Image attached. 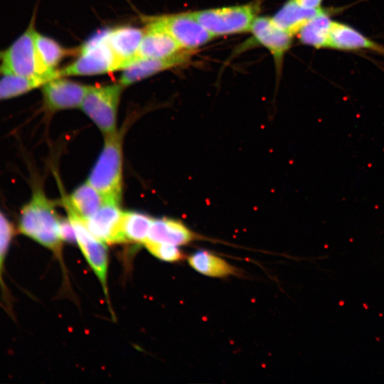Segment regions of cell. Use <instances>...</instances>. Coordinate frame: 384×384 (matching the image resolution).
I'll list each match as a JSON object with an SVG mask.
<instances>
[{
    "label": "cell",
    "instance_id": "1",
    "mask_svg": "<svg viewBox=\"0 0 384 384\" xmlns=\"http://www.w3.org/2000/svg\"><path fill=\"white\" fill-rule=\"evenodd\" d=\"M59 218L53 201L41 186H35L30 199L20 210L18 231L51 251L62 261V240Z\"/></svg>",
    "mask_w": 384,
    "mask_h": 384
},
{
    "label": "cell",
    "instance_id": "2",
    "mask_svg": "<svg viewBox=\"0 0 384 384\" xmlns=\"http://www.w3.org/2000/svg\"><path fill=\"white\" fill-rule=\"evenodd\" d=\"M122 130H117L105 136L102 149L87 181L106 202L120 203L122 199Z\"/></svg>",
    "mask_w": 384,
    "mask_h": 384
},
{
    "label": "cell",
    "instance_id": "3",
    "mask_svg": "<svg viewBox=\"0 0 384 384\" xmlns=\"http://www.w3.org/2000/svg\"><path fill=\"white\" fill-rule=\"evenodd\" d=\"M35 22L36 14L33 13L26 30L7 48L0 50V75L53 80L43 73L38 60L34 43Z\"/></svg>",
    "mask_w": 384,
    "mask_h": 384
},
{
    "label": "cell",
    "instance_id": "4",
    "mask_svg": "<svg viewBox=\"0 0 384 384\" xmlns=\"http://www.w3.org/2000/svg\"><path fill=\"white\" fill-rule=\"evenodd\" d=\"M258 7L248 4L192 11L194 18L214 37L250 31Z\"/></svg>",
    "mask_w": 384,
    "mask_h": 384
},
{
    "label": "cell",
    "instance_id": "5",
    "mask_svg": "<svg viewBox=\"0 0 384 384\" xmlns=\"http://www.w3.org/2000/svg\"><path fill=\"white\" fill-rule=\"evenodd\" d=\"M124 87L119 82L89 86L87 90L80 108L104 136L117 131V111Z\"/></svg>",
    "mask_w": 384,
    "mask_h": 384
},
{
    "label": "cell",
    "instance_id": "6",
    "mask_svg": "<svg viewBox=\"0 0 384 384\" xmlns=\"http://www.w3.org/2000/svg\"><path fill=\"white\" fill-rule=\"evenodd\" d=\"M106 33L92 38L78 50V57L60 70V77L93 75L114 71V59Z\"/></svg>",
    "mask_w": 384,
    "mask_h": 384
},
{
    "label": "cell",
    "instance_id": "7",
    "mask_svg": "<svg viewBox=\"0 0 384 384\" xmlns=\"http://www.w3.org/2000/svg\"><path fill=\"white\" fill-rule=\"evenodd\" d=\"M145 18L163 28L183 49L194 50L213 38L191 12Z\"/></svg>",
    "mask_w": 384,
    "mask_h": 384
},
{
    "label": "cell",
    "instance_id": "8",
    "mask_svg": "<svg viewBox=\"0 0 384 384\" xmlns=\"http://www.w3.org/2000/svg\"><path fill=\"white\" fill-rule=\"evenodd\" d=\"M89 85L56 78L41 87L43 108L48 112L80 107Z\"/></svg>",
    "mask_w": 384,
    "mask_h": 384
},
{
    "label": "cell",
    "instance_id": "9",
    "mask_svg": "<svg viewBox=\"0 0 384 384\" xmlns=\"http://www.w3.org/2000/svg\"><path fill=\"white\" fill-rule=\"evenodd\" d=\"M68 218L75 230L76 242L107 297L108 255L105 242L93 236L82 220L69 214Z\"/></svg>",
    "mask_w": 384,
    "mask_h": 384
},
{
    "label": "cell",
    "instance_id": "10",
    "mask_svg": "<svg viewBox=\"0 0 384 384\" xmlns=\"http://www.w3.org/2000/svg\"><path fill=\"white\" fill-rule=\"evenodd\" d=\"M119 204L104 201L97 212L84 222L90 233L105 243L125 242L122 233L124 211Z\"/></svg>",
    "mask_w": 384,
    "mask_h": 384
},
{
    "label": "cell",
    "instance_id": "11",
    "mask_svg": "<svg viewBox=\"0 0 384 384\" xmlns=\"http://www.w3.org/2000/svg\"><path fill=\"white\" fill-rule=\"evenodd\" d=\"M144 33V29L130 26L107 32L106 40L113 56L114 70H123L136 61Z\"/></svg>",
    "mask_w": 384,
    "mask_h": 384
},
{
    "label": "cell",
    "instance_id": "12",
    "mask_svg": "<svg viewBox=\"0 0 384 384\" xmlns=\"http://www.w3.org/2000/svg\"><path fill=\"white\" fill-rule=\"evenodd\" d=\"M255 40L272 54L277 71L281 69L285 53L292 43V36L266 16L257 17L250 28Z\"/></svg>",
    "mask_w": 384,
    "mask_h": 384
},
{
    "label": "cell",
    "instance_id": "13",
    "mask_svg": "<svg viewBox=\"0 0 384 384\" xmlns=\"http://www.w3.org/2000/svg\"><path fill=\"white\" fill-rule=\"evenodd\" d=\"M193 53V50L183 49L165 58L137 60L123 69L119 82L126 87L159 72L184 65L191 60Z\"/></svg>",
    "mask_w": 384,
    "mask_h": 384
},
{
    "label": "cell",
    "instance_id": "14",
    "mask_svg": "<svg viewBox=\"0 0 384 384\" xmlns=\"http://www.w3.org/2000/svg\"><path fill=\"white\" fill-rule=\"evenodd\" d=\"M146 26L139 45L137 60L160 58L171 56L183 48L163 28L156 23L144 19Z\"/></svg>",
    "mask_w": 384,
    "mask_h": 384
},
{
    "label": "cell",
    "instance_id": "15",
    "mask_svg": "<svg viewBox=\"0 0 384 384\" xmlns=\"http://www.w3.org/2000/svg\"><path fill=\"white\" fill-rule=\"evenodd\" d=\"M201 240L209 238L193 232L180 220L161 218L152 220L146 241L181 246Z\"/></svg>",
    "mask_w": 384,
    "mask_h": 384
},
{
    "label": "cell",
    "instance_id": "16",
    "mask_svg": "<svg viewBox=\"0 0 384 384\" xmlns=\"http://www.w3.org/2000/svg\"><path fill=\"white\" fill-rule=\"evenodd\" d=\"M328 48L345 51L368 50L384 55V46L352 26L336 21L331 26Z\"/></svg>",
    "mask_w": 384,
    "mask_h": 384
},
{
    "label": "cell",
    "instance_id": "17",
    "mask_svg": "<svg viewBox=\"0 0 384 384\" xmlns=\"http://www.w3.org/2000/svg\"><path fill=\"white\" fill-rule=\"evenodd\" d=\"M34 43L43 73L50 79L60 78L57 67L66 56L73 53V50L65 48L52 38L37 31L34 34Z\"/></svg>",
    "mask_w": 384,
    "mask_h": 384
},
{
    "label": "cell",
    "instance_id": "18",
    "mask_svg": "<svg viewBox=\"0 0 384 384\" xmlns=\"http://www.w3.org/2000/svg\"><path fill=\"white\" fill-rule=\"evenodd\" d=\"M63 203L68 214L85 222L101 207L104 199L101 194L86 181L64 198Z\"/></svg>",
    "mask_w": 384,
    "mask_h": 384
},
{
    "label": "cell",
    "instance_id": "19",
    "mask_svg": "<svg viewBox=\"0 0 384 384\" xmlns=\"http://www.w3.org/2000/svg\"><path fill=\"white\" fill-rule=\"evenodd\" d=\"M323 9H306L294 0H288L272 17L277 26L292 36L297 34L302 27Z\"/></svg>",
    "mask_w": 384,
    "mask_h": 384
},
{
    "label": "cell",
    "instance_id": "20",
    "mask_svg": "<svg viewBox=\"0 0 384 384\" xmlns=\"http://www.w3.org/2000/svg\"><path fill=\"white\" fill-rule=\"evenodd\" d=\"M328 9H322L309 20L299 31L301 43L315 48H328L333 20Z\"/></svg>",
    "mask_w": 384,
    "mask_h": 384
},
{
    "label": "cell",
    "instance_id": "21",
    "mask_svg": "<svg viewBox=\"0 0 384 384\" xmlns=\"http://www.w3.org/2000/svg\"><path fill=\"white\" fill-rule=\"evenodd\" d=\"M189 265L205 276L223 278L238 273L237 269L219 256L206 250H198L188 258Z\"/></svg>",
    "mask_w": 384,
    "mask_h": 384
},
{
    "label": "cell",
    "instance_id": "22",
    "mask_svg": "<svg viewBox=\"0 0 384 384\" xmlns=\"http://www.w3.org/2000/svg\"><path fill=\"white\" fill-rule=\"evenodd\" d=\"M48 81L41 78L0 75V101L13 99L41 87Z\"/></svg>",
    "mask_w": 384,
    "mask_h": 384
},
{
    "label": "cell",
    "instance_id": "23",
    "mask_svg": "<svg viewBox=\"0 0 384 384\" xmlns=\"http://www.w3.org/2000/svg\"><path fill=\"white\" fill-rule=\"evenodd\" d=\"M152 218L136 211H124L122 233L125 242L144 244L148 238Z\"/></svg>",
    "mask_w": 384,
    "mask_h": 384
},
{
    "label": "cell",
    "instance_id": "24",
    "mask_svg": "<svg viewBox=\"0 0 384 384\" xmlns=\"http://www.w3.org/2000/svg\"><path fill=\"white\" fill-rule=\"evenodd\" d=\"M14 235V228L8 218L0 211V289L7 295V287L4 279L6 257Z\"/></svg>",
    "mask_w": 384,
    "mask_h": 384
},
{
    "label": "cell",
    "instance_id": "25",
    "mask_svg": "<svg viewBox=\"0 0 384 384\" xmlns=\"http://www.w3.org/2000/svg\"><path fill=\"white\" fill-rule=\"evenodd\" d=\"M144 245L153 255L161 260L175 262L184 258V255L178 246L151 241H146Z\"/></svg>",
    "mask_w": 384,
    "mask_h": 384
},
{
    "label": "cell",
    "instance_id": "26",
    "mask_svg": "<svg viewBox=\"0 0 384 384\" xmlns=\"http://www.w3.org/2000/svg\"><path fill=\"white\" fill-rule=\"evenodd\" d=\"M59 236L63 242H76V235L73 225L68 218H60L58 224Z\"/></svg>",
    "mask_w": 384,
    "mask_h": 384
},
{
    "label": "cell",
    "instance_id": "27",
    "mask_svg": "<svg viewBox=\"0 0 384 384\" xmlns=\"http://www.w3.org/2000/svg\"><path fill=\"white\" fill-rule=\"evenodd\" d=\"M299 5L306 9H319L323 0H294Z\"/></svg>",
    "mask_w": 384,
    "mask_h": 384
}]
</instances>
